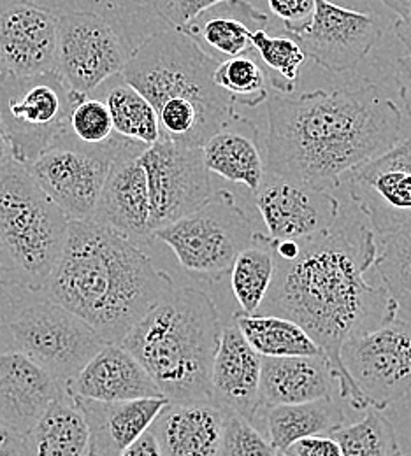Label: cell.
I'll use <instances>...</instances> for the list:
<instances>
[{
  "instance_id": "cell-1",
  "label": "cell",
  "mask_w": 411,
  "mask_h": 456,
  "mask_svg": "<svg viewBox=\"0 0 411 456\" xmlns=\"http://www.w3.org/2000/svg\"><path fill=\"white\" fill-rule=\"evenodd\" d=\"M376 233L355 218L338 220L325 233L302 240H275L276 269L260 314L292 320L333 365L338 394L355 411H367L343 369L347 342L398 318V304L366 273L374 267Z\"/></svg>"
},
{
  "instance_id": "cell-2",
  "label": "cell",
  "mask_w": 411,
  "mask_h": 456,
  "mask_svg": "<svg viewBox=\"0 0 411 456\" xmlns=\"http://www.w3.org/2000/svg\"><path fill=\"white\" fill-rule=\"evenodd\" d=\"M266 172L333 190L341 177L399 142V108L369 81L267 99Z\"/></svg>"
},
{
  "instance_id": "cell-3",
  "label": "cell",
  "mask_w": 411,
  "mask_h": 456,
  "mask_svg": "<svg viewBox=\"0 0 411 456\" xmlns=\"http://www.w3.org/2000/svg\"><path fill=\"white\" fill-rule=\"evenodd\" d=\"M175 283L134 242L92 220H70L59 265L46 288L55 302L119 344Z\"/></svg>"
},
{
  "instance_id": "cell-4",
  "label": "cell",
  "mask_w": 411,
  "mask_h": 456,
  "mask_svg": "<svg viewBox=\"0 0 411 456\" xmlns=\"http://www.w3.org/2000/svg\"><path fill=\"white\" fill-rule=\"evenodd\" d=\"M217 65L181 30L166 28L128 55L121 77L153 106L162 139L202 148L239 114L213 81Z\"/></svg>"
},
{
  "instance_id": "cell-5",
  "label": "cell",
  "mask_w": 411,
  "mask_h": 456,
  "mask_svg": "<svg viewBox=\"0 0 411 456\" xmlns=\"http://www.w3.org/2000/svg\"><path fill=\"white\" fill-rule=\"evenodd\" d=\"M222 338L217 305L181 286L160 298L123 338L127 349L171 403L211 402V369Z\"/></svg>"
},
{
  "instance_id": "cell-6",
  "label": "cell",
  "mask_w": 411,
  "mask_h": 456,
  "mask_svg": "<svg viewBox=\"0 0 411 456\" xmlns=\"http://www.w3.org/2000/svg\"><path fill=\"white\" fill-rule=\"evenodd\" d=\"M69 218L23 166L0 167V288L46 293Z\"/></svg>"
},
{
  "instance_id": "cell-7",
  "label": "cell",
  "mask_w": 411,
  "mask_h": 456,
  "mask_svg": "<svg viewBox=\"0 0 411 456\" xmlns=\"http://www.w3.org/2000/svg\"><path fill=\"white\" fill-rule=\"evenodd\" d=\"M79 97L55 70L36 76L0 72V128L16 164L29 167L59 137Z\"/></svg>"
},
{
  "instance_id": "cell-8",
  "label": "cell",
  "mask_w": 411,
  "mask_h": 456,
  "mask_svg": "<svg viewBox=\"0 0 411 456\" xmlns=\"http://www.w3.org/2000/svg\"><path fill=\"white\" fill-rule=\"evenodd\" d=\"M253 232L234 195L222 188L213 191L197 211L157 230L153 239L173 249L185 271L217 280L231 271L237 253L248 246Z\"/></svg>"
},
{
  "instance_id": "cell-9",
  "label": "cell",
  "mask_w": 411,
  "mask_h": 456,
  "mask_svg": "<svg viewBox=\"0 0 411 456\" xmlns=\"http://www.w3.org/2000/svg\"><path fill=\"white\" fill-rule=\"evenodd\" d=\"M128 142L115 134L108 142L90 146L65 128L25 169L69 222L92 220L110 169Z\"/></svg>"
},
{
  "instance_id": "cell-10",
  "label": "cell",
  "mask_w": 411,
  "mask_h": 456,
  "mask_svg": "<svg viewBox=\"0 0 411 456\" xmlns=\"http://www.w3.org/2000/svg\"><path fill=\"white\" fill-rule=\"evenodd\" d=\"M9 332L16 351L41 365L63 387L106 344L83 320L50 300L23 309L9 323Z\"/></svg>"
},
{
  "instance_id": "cell-11",
  "label": "cell",
  "mask_w": 411,
  "mask_h": 456,
  "mask_svg": "<svg viewBox=\"0 0 411 456\" xmlns=\"http://www.w3.org/2000/svg\"><path fill=\"white\" fill-rule=\"evenodd\" d=\"M127 58L123 39L106 18L86 11L59 14L53 70L70 92L94 95L121 74Z\"/></svg>"
},
{
  "instance_id": "cell-12",
  "label": "cell",
  "mask_w": 411,
  "mask_h": 456,
  "mask_svg": "<svg viewBox=\"0 0 411 456\" xmlns=\"http://www.w3.org/2000/svg\"><path fill=\"white\" fill-rule=\"evenodd\" d=\"M341 363L367 407L385 411L411 392V325L403 320L353 338Z\"/></svg>"
},
{
  "instance_id": "cell-13",
  "label": "cell",
  "mask_w": 411,
  "mask_h": 456,
  "mask_svg": "<svg viewBox=\"0 0 411 456\" xmlns=\"http://www.w3.org/2000/svg\"><path fill=\"white\" fill-rule=\"evenodd\" d=\"M150 193V230L168 227L197 211L213 195L202 148L160 139L141 155Z\"/></svg>"
},
{
  "instance_id": "cell-14",
  "label": "cell",
  "mask_w": 411,
  "mask_h": 456,
  "mask_svg": "<svg viewBox=\"0 0 411 456\" xmlns=\"http://www.w3.org/2000/svg\"><path fill=\"white\" fill-rule=\"evenodd\" d=\"M347 175L353 204L376 235L410 227L411 137L362 162Z\"/></svg>"
},
{
  "instance_id": "cell-15",
  "label": "cell",
  "mask_w": 411,
  "mask_h": 456,
  "mask_svg": "<svg viewBox=\"0 0 411 456\" xmlns=\"http://www.w3.org/2000/svg\"><path fill=\"white\" fill-rule=\"evenodd\" d=\"M383 27L373 14L358 12L331 0H316L311 20L294 34L304 55L329 72H345L369 55Z\"/></svg>"
},
{
  "instance_id": "cell-16",
  "label": "cell",
  "mask_w": 411,
  "mask_h": 456,
  "mask_svg": "<svg viewBox=\"0 0 411 456\" xmlns=\"http://www.w3.org/2000/svg\"><path fill=\"white\" fill-rule=\"evenodd\" d=\"M253 195L273 240H302L325 233L341 215L340 200L329 191L267 172Z\"/></svg>"
},
{
  "instance_id": "cell-17",
  "label": "cell",
  "mask_w": 411,
  "mask_h": 456,
  "mask_svg": "<svg viewBox=\"0 0 411 456\" xmlns=\"http://www.w3.org/2000/svg\"><path fill=\"white\" fill-rule=\"evenodd\" d=\"M148 146L130 141L118 155L104 183L92 222L111 228L141 246L153 240L150 230V193L141 155Z\"/></svg>"
},
{
  "instance_id": "cell-18",
  "label": "cell",
  "mask_w": 411,
  "mask_h": 456,
  "mask_svg": "<svg viewBox=\"0 0 411 456\" xmlns=\"http://www.w3.org/2000/svg\"><path fill=\"white\" fill-rule=\"evenodd\" d=\"M59 12L30 0L0 11V72L36 76L55 67Z\"/></svg>"
},
{
  "instance_id": "cell-19",
  "label": "cell",
  "mask_w": 411,
  "mask_h": 456,
  "mask_svg": "<svg viewBox=\"0 0 411 456\" xmlns=\"http://www.w3.org/2000/svg\"><path fill=\"white\" fill-rule=\"evenodd\" d=\"M65 390L41 365L20 351L0 353V425L27 436Z\"/></svg>"
},
{
  "instance_id": "cell-20",
  "label": "cell",
  "mask_w": 411,
  "mask_h": 456,
  "mask_svg": "<svg viewBox=\"0 0 411 456\" xmlns=\"http://www.w3.org/2000/svg\"><path fill=\"white\" fill-rule=\"evenodd\" d=\"M262 356L235 325L222 329L211 369V402L253 425L260 407Z\"/></svg>"
},
{
  "instance_id": "cell-21",
  "label": "cell",
  "mask_w": 411,
  "mask_h": 456,
  "mask_svg": "<svg viewBox=\"0 0 411 456\" xmlns=\"http://www.w3.org/2000/svg\"><path fill=\"white\" fill-rule=\"evenodd\" d=\"M65 388L74 397L97 402L162 397L148 372L119 344H104Z\"/></svg>"
},
{
  "instance_id": "cell-22",
  "label": "cell",
  "mask_w": 411,
  "mask_h": 456,
  "mask_svg": "<svg viewBox=\"0 0 411 456\" xmlns=\"http://www.w3.org/2000/svg\"><path fill=\"white\" fill-rule=\"evenodd\" d=\"M269 16L246 0H224L179 28L202 53L215 61L241 55H255L251 36L266 30Z\"/></svg>"
},
{
  "instance_id": "cell-23",
  "label": "cell",
  "mask_w": 411,
  "mask_h": 456,
  "mask_svg": "<svg viewBox=\"0 0 411 456\" xmlns=\"http://www.w3.org/2000/svg\"><path fill=\"white\" fill-rule=\"evenodd\" d=\"M226 412L215 402H169L150 432L162 456H218Z\"/></svg>"
},
{
  "instance_id": "cell-24",
  "label": "cell",
  "mask_w": 411,
  "mask_h": 456,
  "mask_svg": "<svg viewBox=\"0 0 411 456\" xmlns=\"http://www.w3.org/2000/svg\"><path fill=\"white\" fill-rule=\"evenodd\" d=\"M88 425V456H121L169 403L159 399L97 402L76 397Z\"/></svg>"
},
{
  "instance_id": "cell-25",
  "label": "cell",
  "mask_w": 411,
  "mask_h": 456,
  "mask_svg": "<svg viewBox=\"0 0 411 456\" xmlns=\"http://www.w3.org/2000/svg\"><path fill=\"white\" fill-rule=\"evenodd\" d=\"M336 376L325 354L262 358L260 407L333 399Z\"/></svg>"
},
{
  "instance_id": "cell-26",
  "label": "cell",
  "mask_w": 411,
  "mask_h": 456,
  "mask_svg": "<svg viewBox=\"0 0 411 456\" xmlns=\"http://www.w3.org/2000/svg\"><path fill=\"white\" fill-rule=\"evenodd\" d=\"M202 155L208 171L246 186L251 193L264 181L266 159L259 146V128L241 114L206 141Z\"/></svg>"
},
{
  "instance_id": "cell-27",
  "label": "cell",
  "mask_w": 411,
  "mask_h": 456,
  "mask_svg": "<svg viewBox=\"0 0 411 456\" xmlns=\"http://www.w3.org/2000/svg\"><path fill=\"white\" fill-rule=\"evenodd\" d=\"M30 456H88V425L67 388L25 436Z\"/></svg>"
},
{
  "instance_id": "cell-28",
  "label": "cell",
  "mask_w": 411,
  "mask_h": 456,
  "mask_svg": "<svg viewBox=\"0 0 411 456\" xmlns=\"http://www.w3.org/2000/svg\"><path fill=\"white\" fill-rule=\"evenodd\" d=\"M264 411L269 443L278 453H285L300 439L331 436L334 430L345 425L343 407L334 399L275 405Z\"/></svg>"
},
{
  "instance_id": "cell-29",
  "label": "cell",
  "mask_w": 411,
  "mask_h": 456,
  "mask_svg": "<svg viewBox=\"0 0 411 456\" xmlns=\"http://www.w3.org/2000/svg\"><path fill=\"white\" fill-rule=\"evenodd\" d=\"M276 256L275 240L267 233L255 230L231 267V286L241 311L255 314L262 307L275 278Z\"/></svg>"
},
{
  "instance_id": "cell-30",
  "label": "cell",
  "mask_w": 411,
  "mask_h": 456,
  "mask_svg": "<svg viewBox=\"0 0 411 456\" xmlns=\"http://www.w3.org/2000/svg\"><path fill=\"white\" fill-rule=\"evenodd\" d=\"M234 325L262 358L324 354L315 341L292 320L275 314L235 313Z\"/></svg>"
},
{
  "instance_id": "cell-31",
  "label": "cell",
  "mask_w": 411,
  "mask_h": 456,
  "mask_svg": "<svg viewBox=\"0 0 411 456\" xmlns=\"http://www.w3.org/2000/svg\"><path fill=\"white\" fill-rule=\"evenodd\" d=\"M99 90L103 95L101 101L111 114L117 135L144 146H152L162 139L153 106L134 86H130L121 74L108 79Z\"/></svg>"
},
{
  "instance_id": "cell-32",
  "label": "cell",
  "mask_w": 411,
  "mask_h": 456,
  "mask_svg": "<svg viewBox=\"0 0 411 456\" xmlns=\"http://www.w3.org/2000/svg\"><path fill=\"white\" fill-rule=\"evenodd\" d=\"M374 269L398 307L411 314V225L376 239Z\"/></svg>"
},
{
  "instance_id": "cell-33",
  "label": "cell",
  "mask_w": 411,
  "mask_h": 456,
  "mask_svg": "<svg viewBox=\"0 0 411 456\" xmlns=\"http://www.w3.org/2000/svg\"><path fill=\"white\" fill-rule=\"evenodd\" d=\"M340 444L343 456H398L399 443L396 430L383 411L367 409V414L349 427H340L331 434Z\"/></svg>"
},
{
  "instance_id": "cell-34",
  "label": "cell",
  "mask_w": 411,
  "mask_h": 456,
  "mask_svg": "<svg viewBox=\"0 0 411 456\" xmlns=\"http://www.w3.org/2000/svg\"><path fill=\"white\" fill-rule=\"evenodd\" d=\"M215 85L235 106L257 108L269 99L267 76L255 55H241L220 61L213 72Z\"/></svg>"
},
{
  "instance_id": "cell-35",
  "label": "cell",
  "mask_w": 411,
  "mask_h": 456,
  "mask_svg": "<svg viewBox=\"0 0 411 456\" xmlns=\"http://www.w3.org/2000/svg\"><path fill=\"white\" fill-rule=\"evenodd\" d=\"M255 57L273 72L271 85L278 92H294L299 72L306 61L302 48L291 36H269L266 30H257L251 36Z\"/></svg>"
},
{
  "instance_id": "cell-36",
  "label": "cell",
  "mask_w": 411,
  "mask_h": 456,
  "mask_svg": "<svg viewBox=\"0 0 411 456\" xmlns=\"http://www.w3.org/2000/svg\"><path fill=\"white\" fill-rule=\"evenodd\" d=\"M67 130L83 144L97 146L115 135L111 114L106 104L92 95H83L69 114Z\"/></svg>"
},
{
  "instance_id": "cell-37",
  "label": "cell",
  "mask_w": 411,
  "mask_h": 456,
  "mask_svg": "<svg viewBox=\"0 0 411 456\" xmlns=\"http://www.w3.org/2000/svg\"><path fill=\"white\" fill-rule=\"evenodd\" d=\"M218 456H278V452L250 421L227 411Z\"/></svg>"
},
{
  "instance_id": "cell-38",
  "label": "cell",
  "mask_w": 411,
  "mask_h": 456,
  "mask_svg": "<svg viewBox=\"0 0 411 456\" xmlns=\"http://www.w3.org/2000/svg\"><path fill=\"white\" fill-rule=\"evenodd\" d=\"M224 0H155L157 14L169 25V28H183L202 11Z\"/></svg>"
},
{
  "instance_id": "cell-39",
  "label": "cell",
  "mask_w": 411,
  "mask_h": 456,
  "mask_svg": "<svg viewBox=\"0 0 411 456\" xmlns=\"http://www.w3.org/2000/svg\"><path fill=\"white\" fill-rule=\"evenodd\" d=\"M267 5L285 23L287 34H294L311 20L316 0H267Z\"/></svg>"
},
{
  "instance_id": "cell-40",
  "label": "cell",
  "mask_w": 411,
  "mask_h": 456,
  "mask_svg": "<svg viewBox=\"0 0 411 456\" xmlns=\"http://www.w3.org/2000/svg\"><path fill=\"white\" fill-rule=\"evenodd\" d=\"M285 453L291 456H343L340 444L331 436H315L300 439Z\"/></svg>"
},
{
  "instance_id": "cell-41",
  "label": "cell",
  "mask_w": 411,
  "mask_h": 456,
  "mask_svg": "<svg viewBox=\"0 0 411 456\" xmlns=\"http://www.w3.org/2000/svg\"><path fill=\"white\" fill-rule=\"evenodd\" d=\"M390 11L398 14L394 32L411 57V0H382Z\"/></svg>"
},
{
  "instance_id": "cell-42",
  "label": "cell",
  "mask_w": 411,
  "mask_h": 456,
  "mask_svg": "<svg viewBox=\"0 0 411 456\" xmlns=\"http://www.w3.org/2000/svg\"><path fill=\"white\" fill-rule=\"evenodd\" d=\"M0 456H30L25 436L0 425Z\"/></svg>"
},
{
  "instance_id": "cell-43",
  "label": "cell",
  "mask_w": 411,
  "mask_h": 456,
  "mask_svg": "<svg viewBox=\"0 0 411 456\" xmlns=\"http://www.w3.org/2000/svg\"><path fill=\"white\" fill-rule=\"evenodd\" d=\"M396 81L399 86L401 101L411 119V57L399 58L396 61Z\"/></svg>"
},
{
  "instance_id": "cell-44",
  "label": "cell",
  "mask_w": 411,
  "mask_h": 456,
  "mask_svg": "<svg viewBox=\"0 0 411 456\" xmlns=\"http://www.w3.org/2000/svg\"><path fill=\"white\" fill-rule=\"evenodd\" d=\"M121 456H162L159 444L150 430H146Z\"/></svg>"
},
{
  "instance_id": "cell-45",
  "label": "cell",
  "mask_w": 411,
  "mask_h": 456,
  "mask_svg": "<svg viewBox=\"0 0 411 456\" xmlns=\"http://www.w3.org/2000/svg\"><path fill=\"white\" fill-rule=\"evenodd\" d=\"M14 159H12V151H11V146H9V141L5 139L2 128H0V167H5L9 164H12Z\"/></svg>"
},
{
  "instance_id": "cell-46",
  "label": "cell",
  "mask_w": 411,
  "mask_h": 456,
  "mask_svg": "<svg viewBox=\"0 0 411 456\" xmlns=\"http://www.w3.org/2000/svg\"><path fill=\"white\" fill-rule=\"evenodd\" d=\"M278 456H291V455H287V453H278Z\"/></svg>"
},
{
  "instance_id": "cell-47",
  "label": "cell",
  "mask_w": 411,
  "mask_h": 456,
  "mask_svg": "<svg viewBox=\"0 0 411 456\" xmlns=\"http://www.w3.org/2000/svg\"><path fill=\"white\" fill-rule=\"evenodd\" d=\"M398 456H407V455H403V453H399V455H398Z\"/></svg>"
}]
</instances>
